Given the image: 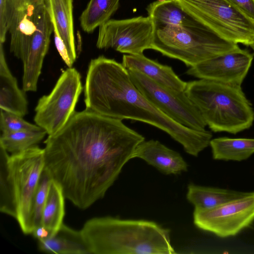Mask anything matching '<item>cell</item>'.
<instances>
[{
	"label": "cell",
	"mask_w": 254,
	"mask_h": 254,
	"mask_svg": "<svg viewBox=\"0 0 254 254\" xmlns=\"http://www.w3.org/2000/svg\"><path fill=\"white\" fill-rule=\"evenodd\" d=\"M254 221V191L215 207L193 212L197 227L221 238L236 235Z\"/></svg>",
	"instance_id": "obj_11"
},
{
	"label": "cell",
	"mask_w": 254,
	"mask_h": 254,
	"mask_svg": "<svg viewBox=\"0 0 254 254\" xmlns=\"http://www.w3.org/2000/svg\"><path fill=\"white\" fill-rule=\"evenodd\" d=\"M229 4L254 21V0H225Z\"/></svg>",
	"instance_id": "obj_29"
},
{
	"label": "cell",
	"mask_w": 254,
	"mask_h": 254,
	"mask_svg": "<svg viewBox=\"0 0 254 254\" xmlns=\"http://www.w3.org/2000/svg\"><path fill=\"white\" fill-rule=\"evenodd\" d=\"M0 129L2 133L42 129L37 125H34L26 122L23 119L22 117L1 109Z\"/></svg>",
	"instance_id": "obj_27"
},
{
	"label": "cell",
	"mask_w": 254,
	"mask_h": 254,
	"mask_svg": "<svg viewBox=\"0 0 254 254\" xmlns=\"http://www.w3.org/2000/svg\"><path fill=\"white\" fill-rule=\"evenodd\" d=\"M44 166V149L37 145L11 155L0 146V211L26 235L33 230L32 199Z\"/></svg>",
	"instance_id": "obj_4"
},
{
	"label": "cell",
	"mask_w": 254,
	"mask_h": 254,
	"mask_svg": "<svg viewBox=\"0 0 254 254\" xmlns=\"http://www.w3.org/2000/svg\"><path fill=\"white\" fill-rule=\"evenodd\" d=\"M144 137L122 120L75 111L44 143V169L65 197L85 209L102 198Z\"/></svg>",
	"instance_id": "obj_1"
},
{
	"label": "cell",
	"mask_w": 254,
	"mask_h": 254,
	"mask_svg": "<svg viewBox=\"0 0 254 254\" xmlns=\"http://www.w3.org/2000/svg\"><path fill=\"white\" fill-rule=\"evenodd\" d=\"M122 64L127 70H137L163 86L177 91L186 89L187 82L182 80L171 66L150 59L143 54L124 55Z\"/></svg>",
	"instance_id": "obj_16"
},
{
	"label": "cell",
	"mask_w": 254,
	"mask_h": 254,
	"mask_svg": "<svg viewBox=\"0 0 254 254\" xmlns=\"http://www.w3.org/2000/svg\"><path fill=\"white\" fill-rule=\"evenodd\" d=\"M209 145L215 160L242 161L254 154V138L218 137Z\"/></svg>",
	"instance_id": "obj_22"
},
{
	"label": "cell",
	"mask_w": 254,
	"mask_h": 254,
	"mask_svg": "<svg viewBox=\"0 0 254 254\" xmlns=\"http://www.w3.org/2000/svg\"><path fill=\"white\" fill-rule=\"evenodd\" d=\"M14 0H0V43H4L16 11Z\"/></svg>",
	"instance_id": "obj_28"
},
{
	"label": "cell",
	"mask_w": 254,
	"mask_h": 254,
	"mask_svg": "<svg viewBox=\"0 0 254 254\" xmlns=\"http://www.w3.org/2000/svg\"><path fill=\"white\" fill-rule=\"evenodd\" d=\"M140 158L166 175H177L188 171V165L180 154L158 140H144L135 148L132 159Z\"/></svg>",
	"instance_id": "obj_15"
},
{
	"label": "cell",
	"mask_w": 254,
	"mask_h": 254,
	"mask_svg": "<svg viewBox=\"0 0 254 254\" xmlns=\"http://www.w3.org/2000/svg\"><path fill=\"white\" fill-rule=\"evenodd\" d=\"M120 0H90L79 17L82 29L90 33L109 20L118 9Z\"/></svg>",
	"instance_id": "obj_24"
},
{
	"label": "cell",
	"mask_w": 254,
	"mask_h": 254,
	"mask_svg": "<svg viewBox=\"0 0 254 254\" xmlns=\"http://www.w3.org/2000/svg\"><path fill=\"white\" fill-rule=\"evenodd\" d=\"M205 27L222 39L250 46L254 43V21L225 0H177Z\"/></svg>",
	"instance_id": "obj_7"
},
{
	"label": "cell",
	"mask_w": 254,
	"mask_h": 254,
	"mask_svg": "<svg viewBox=\"0 0 254 254\" xmlns=\"http://www.w3.org/2000/svg\"><path fill=\"white\" fill-rule=\"evenodd\" d=\"M52 32L53 26L48 1L46 0L39 13L36 30L21 60L23 64L22 90L24 92L37 91L38 81Z\"/></svg>",
	"instance_id": "obj_13"
},
{
	"label": "cell",
	"mask_w": 254,
	"mask_h": 254,
	"mask_svg": "<svg viewBox=\"0 0 254 254\" xmlns=\"http://www.w3.org/2000/svg\"><path fill=\"white\" fill-rule=\"evenodd\" d=\"M254 58V53L240 48L190 67L186 73L199 79L241 86Z\"/></svg>",
	"instance_id": "obj_12"
},
{
	"label": "cell",
	"mask_w": 254,
	"mask_h": 254,
	"mask_svg": "<svg viewBox=\"0 0 254 254\" xmlns=\"http://www.w3.org/2000/svg\"><path fill=\"white\" fill-rule=\"evenodd\" d=\"M46 0H37L26 8L17 10L9 32L10 51L22 60L25 56L36 30L39 14Z\"/></svg>",
	"instance_id": "obj_14"
},
{
	"label": "cell",
	"mask_w": 254,
	"mask_h": 254,
	"mask_svg": "<svg viewBox=\"0 0 254 254\" xmlns=\"http://www.w3.org/2000/svg\"><path fill=\"white\" fill-rule=\"evenodd\" d=\"M83 88L80 74L75 68L64 71L51 92L38 100L34 118L36 124L48 135L60 130L74 113Z\"/></svg>",
	"instance_id": "obj_8"
},
{
	"label": "cell",
	"mask_w": 254,
	"mask_h": 254,
	"mask_svg": "<svg viewBox=\"0 0 254 254\" xmlns=\"http://www.w3.org/2000/svg\"><path fill=\"white\" fill-rule=\"evenodd\" d=\"M37 0H14L16 10L24 9Z\"/></svg>",
	"instance_id": "obj_31"
},
{
	"label": "cell",
	"mask_w": 254,
	"mask_h": 254,
	"mask_svg": "<svg viewBox=\"0 0 254 254\" xmlns=\"http://www.w3.org/2000/svg\"><path fill=\"white\" fill-rule=\"evenodd\" d=\"M185 92L214 132L236 134L253 124L254 109L240 86L199 79L187 82Z\"/></svg>",
	"instance_id": "obj_5"
},
{
	"label": "cell",
	"mask_w": 254,
	"mask_h": 254,
	"mask_svg": "<svg viewBox=\"0 0 254 254\" xmlns=\"http://www.w3.org/2000/svg\"><path fill=\"white\" fill-rule=\"evenodd\" d=\"M65 198L62 187L52 180L41 220V225L48 229L52 235L63 224Z\"/></svg>",
	"instance_id": "obj_23"
},
{
	"label": "cell",
	"mask_w": 254,
	"mask_h": 254,
	"mask_svg": "<svg viewBox=\"0 0 254 254\" xmlns=\"http://www.w3.org/2000/svg\"><path fill=\"white\" fill-rule=\"evenodd\" d=\"M240 49L237 44L222 39L204 26L155 27L151 46V49L190 67Z\"/></svg>",
	"instance_id": "obj_6"
},
{
	"label": "cell",
	"mask_w": 254,
	"mask_h": 254,
	"mask_svg": "<svg viewBox=\"0 0 254 254\" xmlns=\"http://www.w3.org/2000/svg\"><path fill=\"white\" fill-rule=\"evenodd\" d=\"M81 231L90 254L176 253L170 230L151 221L95 217Z\"/></svg>",
	"instance_id": "obj_3"
},
{
	"label": "cell",
	"mask_w": 254,
	"mask_h": 254,
	"mask_svg": "<svg viewBox=\"0 0 254 254\" xmlns=\"http://www.w3.org/2000/svg\"></svg>",
	"instance_id": "obj_33"
},
{
	"label": "cell",
	"mask_w": 254,
	"mask_h": 254,
	"mask_svg": "<svg viewBox=\"0 0 254 254\" xmlns=\"http://www.w3.org/2000/svg\"><path fill=\"white\" fill-rule=\"evenodd\" d=\"M31 234L38 241L48 239L52 236L51 232L42 225L35 227Z\"/></svg>",
	"instance_id": "obj_30"
},
{
	"label": "cell",
	"mask_w": 254,
	"mask_h": 254,
	"mask_svg": "<svg viewBox=\"0 0 254 254\" xmlns=\"http://www.w3.org/2000/svg\"><path fill=\"white\" fill-rule=\"evenodd\" d=\"M132 82L154 106L175 122L190 129L204 131L207 125L185 91L159 84L136 70L129 69Z\"/></svg>",
	"instance_id": "obj_9"
},
{
	"label": "cell",
	"mask_w": 254,
	"mask_h": 254,
	"mask_svg": "<svg viewBox=\"0 0 254 254\" xmlns=\"http://www.w3.org/2000/svg\"><path fill=\"white\" fill-rule=\"evenodd\" d=\"M52 21L66 48L71 64L76 59L73 31L72 0H48Z\"/></svg>",
	"instance_id": "obj_20"
},
{
	"label": "cell",
	"mask_w": 254,
	"mask_h": 254,
	"mask_svg": "<svg viewBox=\"0 0 254 254\" xmlns=\"http://www.w3.org/2000/svg\"><path fill=\"white\" fill-rule=\"evenodd\" d=\"M84 93L86 109L154 126L168 134L190 155L197 156L209 145L210 131L193 130L170 118L144 97L132 82L128 70L114 59L100 56L91 60Z\"/></svg>",
	"instance_id": "obj_2"
},
{
	"label": "cell",
	"mask_w": 254,
	"mask_h": 254,
	"mask_svg": "<svg viewBox=\"0 0 254 254\" xmlns=\"http://www.w3.org/2000/svg\"><path fill=\"white\" fill-rule=\"evenodd\" d=\"M146 9L155 27L166 25L204 26L183 9L177 0H157L150 3Z\"/></svg>",
	"instance_id": "obj_19"
},
{
	"label": "cell",
	"mask_w": 254,
	"mask_h": 254,
	"mask_svg": "<svg viewBox=\"0 0 254 254\" xmlns=\"http://www.w3.org/2000/svg\"><path fill=\"white\" fill-rule=\"evenodd\" d=\"M46 134L43 129L2 133L0 137V146L11 154L18 153L36 145Z\"/></svg>",
	"instance_id": "obj_25"
},
{
	"label": "cell",
	"mask_w": 254,
	"mask_h": 254,
	"mask_svg": "<svg viewBox=\"0 0 254 254\" xmlns=\"http://www.w3.org/2000/svg\"><path fill=\"white\" fill-rule=\"evenodd\" d=\"M7 64L3 43H0V108L23 117L28 113L25 95Z\"/></svg>",
	"instance_id": "obj_17"
},
{
	"label": "cell",
	"mask_w": 254,
	"mask_h": 254,
	"mask_svg": "<svg viewBox=\"0 0 254 254\" xmlns=\"http://www.w3.org/2000/svg\"><path fill=\"white\" fill-rule=\"evenodd\" d=\"M39 249L56 254H90L81 230L73 229L64 223L48 239L39 241Z\"/></svg>",
	"instance_id": "obj_18"
},
{
	"label": "cell",
	"mask_w": 254,
	"mask_h": 254,
	"mask_svg": "<svg viewBox=\"0 0 254 254\" xmlns=\"http://www.w3.org/2000/svg\"><path fill=\"white\" fill-rule=\"evenodd\" d=\"M250 46L253 49V50L254 51V43H253L252 44H251Z\"/></svg>",
	"instance_id": "obj_32"
},
{
	"label": "cell",
	"mask_w": 254,
	"mask_h": 254,
	"mask_svg": "<svg viewBox=\"0 0 254 254\" xmlns=\"http://www.w3.org/2000/svg\"><path fill=\"white\" fill-rule=\"evenodd\" d=\"M154 31V23L148 16L110 19L99 27L96 47L128 55L143 54L151 49Z\"/></svg>",
	"instance_id": "obj_10"
},
{
	"label": "cell",
	"mask_w": 254,
	"mask_h": 254,
	"mask_svg": "<svg viewBox=\"0 0 254 254\" xmlns=\"http://www.w3.org/2000/svg\"><path fill=\"white\" fill-rule=\"evenodd\" d=\"M249 192L190 184L188 187L187 198L194 206V209L203 210L212 208L242 197Z\"/></svg>",
	"instance_id": "obj_21"
},
{
	"label": "cell",
	"mask_w": 254,
	"mask_h": 254,
	"mask_svg": "<svg viewBox=\"0 0 254 254\" xmlns=\"http://www.w3.org/2000/svg\"><path fill=\"white\" fill-rule=\"evenodd\" d=\"M52 179L44 169L34 194L31 206V220L33 229L41 225L43 210L47 200Z\"/></svg>",
	"instance_id": "obj_26"
}]
</instances>
